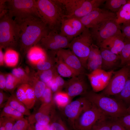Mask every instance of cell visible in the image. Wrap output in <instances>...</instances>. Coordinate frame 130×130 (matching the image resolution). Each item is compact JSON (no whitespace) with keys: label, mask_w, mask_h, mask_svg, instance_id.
Returning a JSON list of instances; mask_svg holds the SVG:
<instances>
[{"label":"cell","mask_w":130,"mask_h":130,"mask_svg":"<svg viewBox=\"0 0 130 130\" xmlns=\"http://www.w3.org/2000/svg\"><path fill=\"white\" fill-rule=\"evenodd\" d=\"M57 58L55 66L58 73L61 77L71 78L80 75L67 65L57 56Z\"/></svg>","instance_id":"obj_24"},{"label":"cell","mask_w":130,"mask_h":130,"mask_svg":"<svg viewBox=\"0 0 130 130\" xmlns=\"http://www.w3.org/2000/svg\"><path fill=\"white\" fill-rule=\"evenodd\" d=\"M128 0H106L104 7L114 13L117 12L128 2Z\"/></svg>","instance_id":"obj_30"},{"label":"cell","mask_w":130,"mask_h":130,"mask_svg":"<svg viewBox=\"0 0 130 130\" xmlns=\"http://www.w3.org/2000/svg\"><path fill=\"white\" fill-rule=\"evenodd\" d=\"M91 103L85 97L81 96L71 101L59 112L70 127L72 129L76 119L84 110L90 106Z\"/></svg>","instance_id":"obj_10"},{"label":"cell","mask_w":130,"mask_h":130,"mask_svg":"<svg viewBox=\"0 0 130 130\" xmlns=\"http://www.w3.org/2000/svg\"><path fill=\"white\" fill-rule=\"evenodd\" d=\"M94 42L90 29L85 27L80 35L71 41L69 44L68 48L78 58L85 69L87 68L91 46Z\"/></svg>","instance_id":"obj_7"},{"label":"cell","mask_w":130,"mask_h":130,"mask_svg":"<svg viewBox=\"0 0 130 130\" xmlns=\"http://www.w3.org/2000/svg\"><path fill=\"white\" fill-rule=\"evenodd\" d=\"M30 125L28 130H34L33 127L32 128V127H31Z\"/></svg>","instance_id":"obj_53"},{"label":"cell","mask_w":130,"mask_h":130,"mask_svg":"<svg viewBox=\"0 0 130 130\" xmlns=\"http://www.w3.org/2000/svg\"><path fill=\"white\" fill-rule=\"evenodd\" d=\"M125 44V38L122 34L107 39L100 43L98 46L108 50L120 55Z\"/></svg>","instance_id":"obj_20"},{"label":"cell","mask_w":130,"mask_h":130,"mask_svg":"<svg viewBox=\"0 0 130 130\" xmlns=\"http://www.w3.org/2000/svg\"><path fill=\"white\" fill-rule=\"evenodd\" d=\"M24 116L22 113L6 103L0 113V117H9L17 121L24 117Z\"/></svg>","instance_id":"obj_29"},{"label":"cell","mask_w":130,"mask_h":130,"mask_svg":"<svg viewBox=\"0 0 130 130\" xmlns=\"http://www.w3.org/2000/svg\"><path fill=\"white\" fill-rule=\"evenodd\" d=\"M8 12L19 25L28 20L39 18L36 0H6Z\"/></svg>","instance_id":"obj_4"},{"label":"cell","mask_w":130,"mask_h":130,"mask_svg":"<svg viewBox=\"0 0 130 130\" xmlns=\"http://www.w3.org/2000/svg\"><path fill=\"white\" fill-rule=\"evenodd\" d=\"M120 25L123 36L125 39L130 40V23Z\"/></svg>","instance_id":"obj_45"},{"label":"cell","mask_w":130,"mask_h":130,"mask_svg":"<svg viewBox=\"0 0 130 130\" xmlns=\"http://www.w3.org/2000/svg\"><path fill=\"white\" fill-rule=\"evenodd\" d=\"M106 116L92 103L75 120L72 129L75 130H90L97 121Z\"/></svg>","instance_id":"obj_8"},{"label":"cell","mask_w":130,"mask_h":130,"mask_svg":"<svg viewBox=\"0 0 130 130\" xmlns=\"http://www.w3.org/2000/svg\"><path fill=\"white\" fill-rule=\"evenodd\" d=\"M130 75V67L125 66L114 71L109 83L101 93L105 96H115L119 93L123 89Z\"/></svg>","instance_id":"obj_11"},{"label":"cell","mask_w":130,"mask_h":130,"mask_svg":"<svg viewBox=\"0 0 130 130\" xmlns=\"http://www.w3.org/2000/svg\"></svg>","instance_id":"obj_54"},{"label":"cell","mask_w":130,"mask_h":130,"mask_svg":"<svg viewBox=\"0 0 130 130\" xmlns=\"http://www.w3.org/2000/svg\"><path fill=\"white\" fill-rule=\"evenodd\" d=\"M0 18V47L12 48L19 43V26L8 12Z\"/></svg>","instance_id":"obj_5"},{"label":"cell","mask_w":130,"mask_h":130,"mask_svg":"<svg viewBox=\"0 0 130 130\" xmlns=\"http://www.w3.org/2000/svg\"><path fill=\"white\" fill-rule=\"evenodd\" d=\"M52 93L51 89L46 86L44 91L39 99L41 104H47L54 102Z\"/></svg>","instance_id":"obj_39"},{"label":"cell","mask_w":130,"mask_h":130,"mask_svg":"<svg viewBox=\"0 0 130 130\" xmlns=\"http://www.w3.org/2000/svg\"><path fill=\"white\" fill-rule=\"evenodd\" d=\"M127 110L128 114H130V105L127 108Z\"/></svg>","instance_id":"obj_52"},{"label":"cell","mask_w":130,"mask_h":130,"mask_svg":"<svg viewBox=\"0 0 130 130\" xmlns=\"http://www.w3.org/2000/svg\"><path fill=\"white\" fill-rule=\"evenodd\" d=\"M2 48L0 47V66L3 65L4 62V54L2 50Z\"/></svg>","instance_id":"obj_51"},{"label":"cell","mask_w":130,"mask_h":130,"mask_svg":"<svg viewBox=\"0 0 130 130\" xmlns=\"http://www.w3.org/2000/svg\"><path fill=\"white\" fill-rule=\"evenodd\" d=\"M106 116L117 118L128 114L127 108L115 98L98 93L92 90L88 91L84 95Z\"/></svg>","instance_id":"obj_3"},{"label":"cell","mask_w":130,"mask_h":130,"mask_svg":"<svg viewBox=\"0 0 130 130\" xmlns=\"http://www.w3.org/2000/svg\"><path fill=\"white\" fill-rule=\"evenodd\" d=\"M50 124L51 130H69L66 121L59 111L56 109L52 116Z\"/></svg>","instance_id":"obj_22"},{"label":"cell","mask_w":130,"mask_h":130,"mask_svg":"<svg viewBox=\"0 0 130 130\" xmlns=\"http://www.w3.org/2000/svg\"><path fill=\"white\" fill-rule=\"evenodd\" d=\"M116 119L125 129L128 130H130V114H127Z\"/></svg>","instance_id":"obj_43"},{"label":"cell","mask_w":130,"mask_h":130,"mask_svg":"<svg viewBox=\"0 0 130 130\" xmlns=\"http://www.w3.org/2000/svg\"><path fill=\"white\" fill-rule=\"evenodd\" d=\"M114 97L115 99L123 104L124 103L130 104V75L122 91Z\"/></svg>","instance_id":"obj_28"},{"label":"cell","mask_w":130,"mask_h":130,"mask_svg":"<svg viewBox=\"0 0 130 130\" xmlns=\"http://www.w3.org/2000/svg\"><path fill=\"white\" fill-rule=\"evenodd\" d=\"M72 99L66 92L61 91L55 93L53 97L55 104L59 110L65 107L71 102Z\"/></svg>","instance_id":"obj_26"},{"label":"cell","mask_w":130,"mask_h":130,"mask_svg":"<svg viewBox=\"0 0 130 130\" xmlns=\"http://www.w3.org/2000/svg\"><path fill=\"white\" fill-rule=\"evenodd\" d=\"M111 130H126L117 121L116 118H113Z\"/></svg>","instance_id":"obj_46"},{"label":"cell","mask_w":130,"mask_h":130,"mask_svg":"<svg viewBox=\"0 0 130 130\" xmlns=\"http://www.w3.org/2000/svg\"><path fill=\"white\" fill-rule=\"evenodd\" d=\"M125 44L120 54L121 67L125 66L130 67V40L125 39Z\"/></svg>","instance_id":"obj_31"},{"label":"cell","mask_w":130,"mask_h":130,"mask_svg":"<svg viewBox=\"0 0 130 130\" xmlns=\"http://www.w3.org/2000/svg\"><path fill=\"white\" fill-rule=\"evenodd\" d=\"M112 119L106 116L97 121L90 130H111Z\"/></svg>","instance_id":"obj_32"},{"label":"cell","mask_w":130,"mask_h":130,"mask_svg":"<svg viewBox=\"0 0 130 130\" xmlns=\"http://www.w3.org/2000/svg\"><path fill=\"white\" fill-rule=\"evenodd\" d=\"M6 77L2 74L0 75V88L1 90L6 89Z\"/></svg>","instance_id":"obj_50"},{"label":"cell","mask_w":130,"mask_h":130,"mask_svg":"<svg viewBox=\"0 0 130 130\" xmlns=\"http://www.w3.org/2000/svg\"><path fill=\"white\" fill-rule=\"evenodd\" d=\"M16 121L14 119L9 117H0V123L3 124L6 130H12Z\"/></svg>","instance_id":"obj_42"},{"label":"cell","mask_w":130,"mask_h":130,"mask_svg":"<svg viewBox=\"0 0 130 130\" xmlns=\"http://www.w3.org/2000/svg\"><path fill=\"white\" fill-rule=\"evenodd\" d=\"M58 73L56 66L50 69L40 71V80L46 84L53 78Z\"/></svg>","instance_id":"obj_35"},{"label":"cell","mask_w":130,"mask_h":130,"mask_svg":"<svg viewBox=\"0 0 130 130\" xmlns=\"http://www.w3.org/2000/svg\"><path fill=\"white\" fill-rule=\"evenodd\" d=\"M100 52L99 47L97 45L93 43L91 46L88 61L95 58Z\"/></svg>","instance_id":"obj_44"},{"label":"cell","mask_w":130,"mask_h":130,"mask_svg":"<svg viewBox=\"0 0 130 130\" xmlns=\"http://www.w3.org/2000/svg\"><path fill=\"white\" fill-rule=\"evenodd\" d=\"M26 92L28 108L30 110L34 106L37 98L33 86L28 83L26 84Z\"/></svg>","instance_id":"obj_33"},{"label":"cell","mask_w":130,"mask_h":130,"mask_svg":"<svg viewBox=\"0 0 130 130\" xmlns=\"http://www.w3.org/2000/svg\"><path fill=\"white\" fill-rule=\"evenodd\" d=\"M85 27L80 19L65 16L61 24L59 33L71 40L80 35Z\"/></svg>","instance_id":"obj_14"},{"label":"cell","mask_w":130,"mask_h":130,"mask_svg":"<svg viewBox=\"0 0 130 130\" xmlns=\"http://www.w3.org/2000/svg\"><path fill=\"white\" fill-rule=\"evenodd\" d=\"M102 63V58L100 51L95 58L88 61L87 69L91 72L97 69H101Z\"/></svg>","instance_id":"obj_36"},{"label":"cell","mask_w":130,"mask_h":130,"mask_svg":"<svg viewBox=\"0 0 130 130\" xmlns=\"http://www.w3.org/2000/svg\"><path fill=\"white\" fill-rule=\"evenodd\" d=\"M64 5L68 17L80 19L99 7L104 0H59Z\"/></svg>","instance_id":"obj_6"},{"label":"cell","mask_w":130,"mask_h":130,"mask_svg":"<svg viewBox=\"0 0 130 130\" xmlns=\"http://www.w3.org/2000/svg\"><path fill=\"white\" fill-rule=\"evenodd\" d=\"M85 74L72 77L66 82L64 87L65 92L72 99L79 95L83 96L88 91Z\"/></svg>","instance_id":"obj_15"},{"label":"cell","mask_w":130,"mask_h":130,"mask_svg":"<svg viewBox=\"0 0 130 130\" xmlns=\"http://www.w3.org/2000/svg\"><path fill=\"white\" fill-rule=\"evenodd\" d=\"M116 21L119 25L130 23V0L116 13Z\"/></svg>","instance_id":"obj_23"},{"label":"cell","mask_w":130,"mask_h":130,"mask_svg":"<svg viewBox=\"0 0 130 130\" xmlns=\"http://www.w3.org/2000/svg\"><path fill=\"white\" fill-rule=\"evenodd\" d=\"M30 125L27 119L23 117L16 121L12 130H28Z\"/></svg>","instance_id":"obj_40"},{"label":"cell","mask_w":130,"mask_h":130,"mask_svg":"<svg viewBox=\"0 0 130 130\" xmlns=\"http://www.w3.org/2000/svg\"><path fill=\"white\" fill-rule=\"evenodd\" d=\"M71 41L58 32L51 30L39 42L41 46L45 49L57 51L68 48Z\"/></svg>","instance_id":"obj_13"},{"label":"cell","mask_w":130,"mask_h":130,"mask_svg":"<svg viewBox=\"0 0 130 130\" xmlns=\"http://www.w3.org/2000/svg\"><path fill=\"white\" fill-rule=\"evenodd\" d=\"M41 19L50 30L60 31L62 20L66 15L63 4L59 0H36Z\"/></svg>","instance_id":"obj_2"},{"label":"cell","mask_w":130,"mask_h":130,"mask_svg":"<svg viewBox=\"0 0 130 130\" xmlns=\"http://www.w3.org/2000/svg\"><path fill=\"white\" fill-rule=\"evenodd\" d=\"M6 90L9 91H13L18 86L23 84L19 79L12 73L7 74L6 77Z\"/></svg>","instance_id":"obj_34"},{"label":"cell","mask_w":130,"mask_h":130,"mask_svg":"<svg viewBox=\"0 0 130 130\" xmlns=\"http://www.w3.org/2000/svg\"><path fill=\"white\" fill-rule=\"evenodd\" d=\"M116 13L105 8H101L99 7L93 10L80 19L84 26L89 29L105 21H116Z\"/></svg>","instance_id":"obj_12"},{"label":"cell","mask_w":130,"mask_h":130,"mask_svg":"<svg viewBox=\"0 0 130 130\" xmlns=\"http://www.w3.org/2000/svg\"><path fill=\"white\" fill-rule=\"evenodd\" d=\"M6 103L24 115L29 116L31 114L30 110L17 98L16 95L9 96Z\"/></svg>","instance_id":"obj_25"},{"label":"cell","mask_w":130,"mask_h":130,"mask_svg":"<svg viewBox=\"0 0 130 130\" xmlns=\"http://www.w3.org/2000/svg\"><path fill=\"white\" fill-rule=\"evenodd\" d=\"M19 25L20 28L19 43L21 50L24 52H27L30 48L39 42L50 31L39 18L29 20Z\"/></svg>","instance_id":"obj_1"},{"label":"cell","mask_w":130,"mask_h":130,"mask_svg":"<svg viewBox=\"0 0 130 130\" xmlns=\"http://www.w3.org/2000/svg\"><path fill=\"white\" fill-rule=\"evenodd\" d=\"M18 52L12 48L7 49L4 54V62L9 67H14L17 64L19 58Z\"/></svg>","instance_id":"obj_27"},{"label":"cell","mask_w":130,"mask_h":130,"mask_svg":"<svg viewBox=\"0 0 130 130\" xmlns=\"http://www.w3.org/2000/svg\"><path fill=\"white\" fill-rule=\"evenodd\" d=\"M32 86L37 98L39 99L46 88V84L39 80L36 82Z\"/></svg>","instance_id":"obj_41"},{"label":"cell","mask_w":130,"mask_h":130,"mask_svg":"<svg viewBox=\"0 0 130 130\" xmlns=\"http://www.w3.org/2000/svg\"><path fill=\"white\" fill-rule=\"evenodd\" d=\"M33 128L34 130H51L50 124L42 125L38 123L34 124Z\"/></svg>","instance_id":"obj_49"},{"label":"cell","mask_w":130,"mask_h":130,"mask_svg":"<svg viewBox=\"0 0 130 130\" xmlns=\"http://www.w3.org/2000/svg\"><path fill=\"white\" fill-rule=\"evenodd\" d=\"M56 54L58 58L77 73L79 74H85V69L78 58L70 49L59 50L56 51Z\"/></svg>","instance_id":"obj_18"},{"label":"cell","mask_w":130,"mask_h":130,"mask_svg":"<svg viewBox=\"0 0 130 130\" xmlns=\"http://www.w3.org/2000/svg\"><path fill=\"white\" fill-rule=\"evenodd\" d=\"M55 105L54 102L47 104H41L37 112L28 116L27 119L30 124H50L52 114L55 110Z\"/></svg>","instance_id":"obj_17"},{"label":"cell","mask_w":130,"mask_h":130,"mask_svg":"<svg viewBox=\"0 0 130 130\" xmlns=\"http://www.w3.org/2000/svg\"><path fill=\"white\" fill-rule=\"evenodd\" d=\"M90 29L93 41H95L98 46L107 39L122 34L120 25L114 20L104 21Z\"/></svg>","instance_id":"obj_9"},{"label":"cell","mask_w":130,"mask_h":130,"mask_svg":"<svg viewBox=\"0 0 130 130\" xmlns=\"http://www.w3.org/2000/svg\"><path fill=\"white\" fill-rule=\"evenodd\" d=\"M11 73L23 83H28L29 80V77L22 68H14L12 70Z\"/></svg>","instance_id":"obj_38"},{"label":"cell","mask_w":130,"mask_h":130,"mask_svg":"<svg viewBox=\"0 0 130 130\" xmlns=\"http://www.w3.org/2000/svg\"><path fill=\"white\" fill-rule=\"evenodd\" d=\"M9 97H8L2 90L0 91V107L3 108L6 105Z\"/></svg>","instance_id":"obj_48"},{"label":"cell","mask_w":130,"mask_h":130,"mask_svg":"<svg viewBox=\"0 0 130 130\" xmlns=\"http://www.w3.org/2000/svg\"><path fill=\"white\" fill-rule=\"evenodd\" d=\"M55 82L58 85L61 89L64 87H65L66 82L57 73L54 78Z\"/></svg>","instance_id":"obj_47"},{"label":"cell","mask_w":130,"mask_h":130,"mask_svg":"<svg viewBox=\"0 0 130 130\" xmlns=\"http://www.w3.org/2000/svg\"><path fill=\"white\" fill-rule=\"evenodd\" d=\"M102 58L101 69L106 71H114L121 67L120 56L114 53L107 49L99 47Z\"/></svg>","instance_id":"obj_19"},{"label":"cell","mask_w":130,"mask_h":130,"mask_svg":"<svg viewBox=\"0 0 130 130\" xmlns=\"http://www.w3.org/2000/svg\"><path fill=\"white\" fill-rule=\"evenodd\" d=\"M27 53L29 61L32 64L36 65L45 60L47 56L45 49L36 45L30 48Z\"/></svg>","instance_id":"obj_21"},{"label":"cell","mask_w":130,"mask_h":130,"mask_svg":"<svg viewBox=\"0 0 130 130\" xmlns=\"http://www.w3.org/2000/svg\"><path fill=\"white\" fill-rule=\"evenodd\" d=\"M26 84H23L18 86L15 95L17 98L23 103L28 108L26 92Z\"/></svg>","instance_id":"obj_37"},{"label":"cell","mask_w":130,"mask_h":130,"mask_svg":"<svg viewBox=\"0 0 130 130\" xmlns=\"http://www.w3.org/2000/svg\"><path fill=\"white\" fill-rule=\"evenodd\" d=\"M114 71H106L98 69L86 74L92 91L96 92L102 91L109 83Z\"/></svg>","instance_id":"obj_16"}]
</instances>
